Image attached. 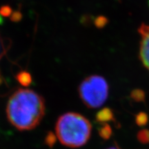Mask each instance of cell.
<instances>
[{
  "mask_svg": "<svg viewBox=\"0 0 149 149\" xmlns=\"http://www.w3.org/2000/svg\"><path fill=\"white\" fill-rule=\"evenodd\" d=\"M45 100L30 89L20 88L9 98L6 116L9 122L19 130H30L37 127L45 115Z\"/></svg>",
  "mask_w": 149,
  "mask_h": 149,
  "instance_id": "1",
  "label": "cell"
},
{
  "mask_svg": "<svg viewBox=\"0 0 149 149\" xmlns=\"http://www.w3.org/2000/svg\"><path fill=\"white\" fill-rule=\"evenodd\" d=\"M92 126L84 115L77 113H64L57 120L55 135L61 144L69 148H78L88 142Z\"/></svg>",
  "mask_w": 149,
  "mask_h": 149,
  "instance_id": "2",
  "label": "cell"
},
{
  "mask_svg": "<svg viewBox=\"0 0 149 149\" xmlns=\"http://www.w3.org/2000/svg\"><path fill=\"white\" fill-rule=\"evenodd\" d=\"M109 91L107 80L97 74L87 77L81 81L78 88L81 101L90 109L101 107L107 101Z\"/></svg>",
  "mask_w": 149,
  "mask_h": 149,
  "instance_id": "3",
  "label": "cell"
},
{
  "mask_svg": "<svg viewBox=\"0 0 149 149\" xmlns=\"http://www.w3.org/2000/svg\"><path fill=\"white\" fill-rule=\"evenodd\" d=\"M138 32L141 37L139 58L149 71V25L141 24L138 29Z\"/></svg>",
  "mask_w": 149,
  "mask_h": 149,
  "instance_id": "4",
  "label": "cell"
},
{
  "mask_svg": "<svg viewBox=\"0 0 149 149\" xmlns=\"http://www.w3.org/2000/svg\"><path fill=\"white\" fill-rule=\"evenodd\" d=\"M95 119L100 124H108V122L115 120L114 113L109 108H104L97 113Z\"/></svg>",
  "mask_w": 149,
  "mask_h": 149,
  "instance_id": "5",
  "label": "cell"
},
{
  "mask_svg": "<svg viewBox=\"0 0 149 149\" xmlns=\"http://www.w3.org/2000/svg\"><path fill=\"white\" fill-rule=\"evenodd\" d=\"M17 80L23 86L27 87L32 83V77L27 71H21L17 74Z\"/></svg>",
  "mask_w": 149,
  "mask_h": 149,
  "instance_id": "6",
  "label": "cell"
},
{
  "mask_svg": "<svg viewBox=\"0 0 149 149\" xmlns=\"http://www.w3.org/2000/svg\"><path fill=\"white\" fill-rule=\"evenodd\" d=\"M98 133L102 139L107 140L111 138L113 134V130L109 124H102L101 127L99 128Z\"/></svg>",
  "mask_w": 149,
  "mask_h": 149,
  "instance_id": "7",
  "label": "cell"
},
{
  "mask_svg": "<svg viewBox=\"0 0 149 149\" xmlns=\"http://www.w3.org/2000/svg\"><path fill=\"white\" fill-rule=\"evenodd\" d=\"M130 97L136 102H144L146 98L144 91L140 88H136L130 93Z\"/></svg>",
  "mask_w": 149,
  "mask_h": 149,
  "instance_id": "8",
  "label": "cell"
},
{
  "mask_svg": "<svg viewBox=\"0 0 149 149\" xmlns=\"http://www.w3.org/2000/svg\"><path fill=\"white\" fill-rule=\"evenodd\" d=\"M148 122V115L144 112H140L135 116V122L137 126H146Z\"/></svg>",
  "mask_w": 149,
  "mask_h": 149,
  "instance_id": "9",
  "label": "cell"
},
{
  "mask_svg": "<svg viewBox=\"0 0 149 149\" xmlns=\"http://www.w3.org/2000/svg\"><path fill=\"white\" fill-rule=\"evenodd\" d=\"M137 139L141 144H146L149 143V130L142 129L139 130L137 135Z\"/></svg>",
  "mask_w": 149,
  "mask_h": 149,
  "instance_id": "10",
  "label": "cell"
},
{
  "mask_svg": "<svg viewBox=\"0 0 149 149\" xmlns=\"http://www.w3.org/2000/svg\"><path fill=\"white\" fill-rule=\"evenodd\" d=\"M95 26L97 28V29H103L109 23V19L107 17L103 15L97 16V17L93 20Z\"/></svg>",
  "mask_w": 149,
  "mask_h": 149,
  "instance_id": "11",
  "label": "cell"
},
{
  "mask_svg": "<svg viewBox=\"0 0 149 149\" xmlns=\"http://www.w3.org/2000/svg\"><path fill=\"white\" fill-rule=\"evenodd\" d=\"M56 139H57V136L55 134L52 132H48L44 138V143L49 148H53L56 142Z\"/></svg>",
  "mask_w": 149,
  "mask_h": 149,
  "instance_id": "12",
  "label": "cell"
},
{
  "mask_svg": "<svg viewBox=\"0 0 149 149\" xmlns=\"http://www.w3.org/2000/svg\"><path fill=\"white\" fill-rule=\"evenodd\" d=\"M11 13H12V10H11L10 7L8 6L1 7V9H0V15H1L8 17L11 15Z\"/></svg>",
  "mask_w": 149,
  "mask_h": 149,
  "instance_id": "13",
  "label": "cell"
},
{
  "mask_svg": "<svg viewBox=\"0 0 149 149\" xmlns=\"http://www.w3.org/2000/svg\"><path fill=\"white\" fill-rule=\"evenodd\" d=\"M22 18V15L19 12H15L13 14V15L11 16V19L14 22H17L19 20L21 19Z\"/></svg>",
  "mask_w": 149,
  "mask_h": 149,
  "instance_id": "14",
  "label": "cell"
},
{
  "mask_svg": "<svg viewBox=\"0 0 149 149\" xmlns=\"http://www.w3.org/2000/svg\"><path fill=\"white\" fill-rule=\"evenodd\" d=\"M107 149H120V148H119V147L116 145V146H114V147H111V148H107Z\"/></svg>",
  "mask_w": 149,
  "mask_h": 149,
  "instance_id": "15",
  "label": "cell"
},
{
  "mask_svg": "<svg viewBox=\"0 0 149 149\" xmlns=\"http://www.w3.org/2000/svg\"><path fill=\"white\" fill-rule=\"evenodd\" d=\"M1 83H2V77H1V74H0V84H1Z\"/></svg>",
  "mask_w": 149,
  "mask_h": 149,
  "instance_id": "16",
  "label": "cell"
},
{
  "mask_svg": "<svg viewBox=\"0 0 149 149\" xmlns=\"http://www.w3.org/2000/svg\"><path fill=\"white\" fill-rule=\"evenodd\" d=\"M2 22V19H1V15H0V23H1Z\"/></svg>",
  "mask_w": 149,
  "mask_h": 149,
  "instance_id": "17",
  "label": "cell"
},
{
  "mask_svg": "<svg viewBox=\"0 0 149 149\" xmlns=\"http://www.w3.org/2000/svg\"><path fill=\"white\" fill-rule=\"evenodd\" d=\"M148 6H149V0H148Z\"/></svg>",
  "mask_w": 149,
  "mask_h": 149,
  "instance_id": "18",
  "label": "cell"
}]
</instances>
